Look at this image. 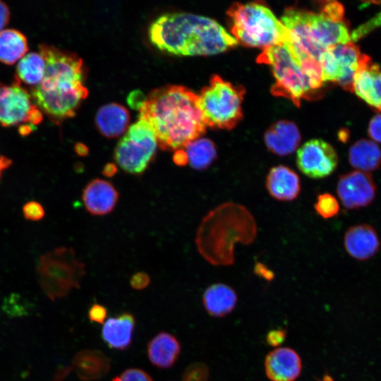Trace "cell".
Masks as SVG:
<instances>
[{
  "mask_svg": "<svg viewBox=\"0 0 381 381\" xmlns=\"http://www.w3.org/2000/svg\"><path fill=\"white\" fill-rule=\"evenodd\" d=\"M138 110V119L150 126L158 146L164 151L184 149L206 131L198 95L182 85L152 90Z\"/></svg>",
  "mask_w": 381,
  "mask_h": 381,
  "instance_id": "6da1fadb",
  "label": "cell"
},
{
  "mask_svg": "<svg viewBox=\"0 0 381 381\" xmlns=\"http://www.w3.org/2000/svg\"><path fill=\"white\" fill-rule=\"evenodd\" d=\"M46 67L40 83L30 90L40 111L55 123L73 117L88 95L83 61L76 54L47 44L39 46Z\"/></svg>",
  "mask_w": 381,
  "mask_h": 381,
  "instance_id": "7a4b0ae2",
  "label": "cell"
},
{
  "mask_svg": "<svg viewBox=\"0 0 381 381\" xmlns=\"http://www.w3.org/2000/svg\"><path fill=\"white\" fill-rule=\"evenodd\" d=\"M148 37L159 50L179 56H208L238 44L215 20L188 12H168L155 19Z\"/></svg>",
  "mask_w": 381,
  "mask_h": 381,
  "instance_id": "3957f363",
  "label": "cell"
},
{
  "mask_svg": "<svg viewBox=\"0 0 381 381\" xmlns=\"http://www.w3.org/2000/svg\"><path fill=\"white\" fill-rule=\"evenodd\" d=\"M257 234L255 221L244 206L225 202L210 211L197 231L195 244L200 254L214 265L234 262V245L251 243Z\"/></svg>",
  "mask_w": 381,
  "mask_h": 381,
  "instance_id": "277c9868",
  "label": "cell"
},
{
  "mask_svg": "<svg viewBox=\"0 0 381 381\" xmlns=\"http://www.w3.org/2000/svg\"><path fill=\"white\" fill-rule=\"evenodd\" d=\"M280 20L288 32L291 50L319 63L327 49L351 40L348 23L330 18L320 8L314 12L289 7Z\"/></svg>",
  "mask_w": 381,
  "mask_h": 381,
  "instance_id": "5b68a950",
  "label": "cell"
},
{
  "mask_svg": "<svg viewBox=\"0 0 381 381\" xmlns=\"http://www.w3.org/2000/svg\"><path fill=\"white\" fill-rule=\"evenodd\" d=\"M227 15L231 35L238 44L265 49L289 40L281 20L263 2L235 3L228 9Z\"/></svg>",
  "mask_w": 381,
  "mask_h": 381,
  "instance_id": "8992f818",
  "label": "cell"
},
{
  "mask_svg": "<svg viewBox=\"0 0 381 381\" xmlns=\"http://www.w3.org/2000/svg\"><path fill=\"white\" fill-rule=\"evenodd\" d=\"M35 269L42 290L52 301L78 289L86 272L85 263L77 258L75 250L64 246L42 255Z\"/></svg>",
  "mask_w": 381,
  "mask_h": 381,
  "instance_id": "52a82bcc",
  "label": "cell"
},
{
  "mask_svg": "<svg viewBox=\"0 0 381 381\" xmlns=\"http://www.w3.org/2000/svg\"><path fill=\"white\" fill-rule=\"evenodd\" d=\"M257 61L272 69L275 78L271 90L274 95L286 97L298 107L302 99H310L315 93L301 64L286 42L262 49Z\"/></svg>",
  "mask_w": 381,
  "mask_h": 381,
  "instance_id": "ba28073f",
  "label": "cell"
},
{
  "mask_svg": "<svg viewBox=\"0 0 381 381\" xmlns=\"http://www.w3.org/2000/svg\"><path fill=\"white\" fill-rule=\"evenodd\" d=\"M245 90L214 75L210 85L198 95L199 108L207 126L231 129L242 118V102Z\"/></svg>",
  "mask_w": 381,
  "mask_h": 381,
  "instance_id": "9c48e42d",
  "label": "cell"
},
{
  "mask_svg": "<svg viewBox=\"0 0 381 381\" xmlns=\"http://www.w3.org/2000/svg\"><path fill=\"white\" fill-rule=\"evenodd\" d=\"M158 147L157 138L145 121L138 119L128 128L114 151V158L127 174H143L155 157Z\"/></svg>",
  "mask_w": 381,
  "mask_h": 381,
  "instance_id": "30bf717a",
  "label": "cell"
},
{
  "mask_svg": "<svg viewBox=\"0 0 381 381\" xmlns=\"http://www.w3.org/2000/svg\"><path fill=\"white\" fill-rule=\"evenodd\" d=\"M363 54L351 42L327 49L320 59L323 81L337 83L345 90L352 92L354 75Z\"/></svg>",
  "mask_w": 381,
  "mask_h": 381,
  "instance_id": "8fae6325",
  "label": "cell"
},
{
  "mask_svg": "<svg viewBox=\"0 0 381 381\" xmlns=\"http://www.w3.org/2000/svg\"><path fill=\"white\" fill-rule=\"evenodd\" d=\"M42 114L34 103L30 93L20 85L16 76L9 85L0 82V123L4 126L22 123L37 125Z\"/></svg>",
  "mask_w": 381,
  "mask_h": 381,
  "instance_id": "7c38bea8",
  "label": "cell"
},
{
  "mask_svg": "<svg viewBox=\"0 0 381 381\" xmlns=\"http://www.w3.org/2000/svg\"><path fill=\"white\" fill-rule=\"evenodd\" d=\"M296 165L306 176L320 179L332 174L337 167L339 157L334 148L322 139H311L297 150Z\"/></svg>",
  "mask_w": 381,
  "mask_h": 381,
  "instance_id": "4fadbf2b",
  "label": "cell"
},
{
  "mask_svg": "<svg viewBox=\"0 0 381 381\" xmlns=\"http://www.w3.org/2000/svg\"><path fill=\"white\" fill-rule=\"evenodd\" d=\"M337 193L344 207L359 209L374 200L376 186L369 173L356 170L339 177Z\"/></svg>",
  "mask_w": 381,
  "mask_h": 381,
  "instance_id": "5bb4252c",
  "label": "cell"
},
{
  "mask_svg": "<svg viewBox=\"0 0 381 381\" xmlns=\"http://www.w3.org/2000/svg\"><path fill=\"white\" fill-rule=\"evenodd\" d=\"M353 91L375 111L381 112V66L364 54L354 78Z\"/></svg>",
  "mask_w": 381,
  "mask_h": 381,
  "instance_id": "9a60e30c",
  "label": "cell"
},
{
  "mask_svg": "<svg viewBox=\"0 0 381 381\" xmlns=\"http://www.w3.org/2000/svg\"><path fill=\"white\" fill-rule=\"evenodd\" d=\"M81 198L86 210L90 214L102 216L114 210L119 193L111 182L95 178L85 186Z\"/></svg>",
  "mask_w": 381,
  "mask_h": 381,
  "instance_id": "2e32d148",
  "label": "cell"
},
{
  "mask_svg": "<svg viewBox=\"0 0 381 381\" xmlns=\"http://www.w3.org/2000/svg\"><path fill=\"white\" fill-rule=\"evenodd\" d=\"M265 368L271 381H295L301 373L302 361L293 349L279 347L267 355Z\"/></svg>",
  "mask_w": 381,
  "mask_h": 381,
  "instance_id": "e0dca14e",
  "label": "cell"
},
{
  "mask_svg": "<svg viewBox=\"0 0 381 381\" xmlns=\"http://www.w3.org/2000/svg\"><path fill=\"white\" fill-rule=\"evenodd\" d=\"M380 241L376 230L370 224L353 226L344 235V247L346 252L358 260H366L379 250Z\"/></svg>",
  "mask_w": 381,
  "mask_h": 381,
  "instance_id": "ac0fdd59",
  "label": "cell"
},
{
  "mask_svg": "<svg viewBox=\"0 0 381 381\" xmlns=\"http://www.w3.org/2000/svg\"><path fill=\"white\" fill-rule=\"evenodd\" d=\"M265 186L273 198L280 201L296 199L301 192V181L296 171L284 165L272 167L268 171Z\"/></svg>",
  "mask_w": 381,
  "mask_h": 381,
  "instance_id": "d6986e66",
  "label": "cell"
},
{
  "mask_svg": "<svg viewBox=\"0 0 381 381\" xmlns=\"http://www.w3.org/2000/svg\"><path fill=\"white\" fill-rule=\"evenodd\" d=\"M264 138L267 149L279 156L293 153L301 140L296 125L287 120H281L272 125L265 132Z\"/></svg>",
  "mask_w": 381,
  "mask_h": 381,
  "instance_id": "ffe728a7",
  "label": "cell"
},
{
  "mask_svg": "<svg viewBox=\"0 0 381 381\" xmlns=\"http://www.w3.org/2000/svg\"><path fill=\"white\" fill-rule=\"evenodd\" d=\"M135 320L130 313H123L105 321L102 337L111 349L125 350L131 345Z\"/></svg>",
  "mask_w": 381,
  "mask_h": 381,
  "instance_id": "44dd1931",
  "label": "cell"
},
{
  "mask_svg": "<svg viewBox=\"0 0 381 381\" xmlns=\"http://www.w3.org/2000/svg\"><path fill=\"white\" fill-rule=\"evenodd\" d=\"M129 121L127 109L116 102L100 107L95 116L97 128L107 138H116L124 133L128 128Z\"/></svg>",
  "mask_w": 381,
  "mask_h": 381,
  "instance_id": "7402d4cb",
  "label": "cell"
},
{
  "mask_svg": "<svg viewBox=\"0 0 381 381\" xmlns=\"http://www.w3.org/2000/svg\"><path fill=\"white\" fill-rule=\"evenodd\" d=\"M71 367L80 380L92 381L104 376L109 372L111 363L109 358L102 351L85 349L75 355Z\"/></svg>",
  "mask_w": 381,
  "mask_h": 381,
  "instance_id": "603a6c76",
  "label": "cell"
},
{
  "mask_svg": "<svg viewBox=\"0 0 381 381\" xmlns=\"http://www.w3.org/2000/svg\"><path fill=\"white\" fill-rule=\"evenodd\" d=\"M147 351L152 365L159 368H169L177 361L181 344L174 335L162 332L148 342Z\"/></svg>",
  "mask_w": 381,
  "mask_h": 381,
  "instance_id": "cb8c5ba5",
  "label": "cell"
},
{
  "mask_svg": "<svg viewBox=\"0 0 381 381\" xmlns=\"http://www.w3.org/2000/svg\"><path fill=\"white\" fill-rule=\"evenodd\" d=\"M236 291L229 285L216 283L204 291L202 303L206 311L213 317L221 318L230 313L237 303Z\"/></svg>",
  "mask_w": 381,
  "mask_h": 381,
  "instance_id": "d4e9b609",
  "label": "cell"
},
{
  "mask_svg": "<svg viewBox=\"0 0 381 381\" xmlns=\"http://www.w3.org/2000/svg\"><path fill=\"white\" fill-rule=\"evenodd\" d=\"M349 161L353 167L361 171H375L381 165V150L373 141L359 140L350 147Z\"/></svg>",
  "mask_w": 381,
  "mask_h": 381,
  "instance_id": "484cf974",
  "label": "cell"
},
{
  "mask_svg": "<svg viewBox=\"0 0 381 381\" xmlns=\"http://www.w3.org/2000/svg\"><path fill=\"white\" fill-rule=\"evenodd\" d=\"M28 51L25 36L15 29L0 31V61L13 64L20 60Z\"/></svg>",
  "mask_w": 381,
  "mask_h": 381,
  "instance_id": "4316f807",
  "label": "cell"
},
{
  "mask_svg": "<svg viewBox=\"0 0 381 381\" xmlns=\"http://www.w3.org/2000/svg\"><path fill=\"white\" fill-rule=\"evenodd\" d=\"M188 163L198 171L208 169L217 157L214 143L208 138H199L190 142L185 147Z\"/></svg>",
  "mask_w": 381,
  "mask_h": 381,
  "instance_id": "83f0119b",
  "label": "cell"
},
{
  "mask_svg": "<svg viewBox=\"0 0 381 381\" xmlns=\"http://www.w3.org/2000/svg\"><path fill=\"white\" fill-rule=\"evenodd\" d=\"M45 67L44 59L40 53H27L18 61L17 77L25 83L35 86L43 78Z\"/></svg>",
  "mask_w": 381,
  "mask_h": 381,
  "instance_id": "f1b7e54d",
  "label": "cell"
},
{
  "mask_svg": "<svg viewBox=\"0 0 381 381\" xmlns=\"http://www.w3.org/2000/svg\"><path fill=\"white\" fill-rule=\"evenodd\" d=\"M314 207L318 214L325 219L337 216L340 210L338 200L329 193L320 194Z\"/></svg>",
  "mask_w": 381,
  "mask_h": 381,
  "instance_id": "f546056e",
  "label": "cell"
},
{
  "mask_svg": "<svg viewBox=\"0 0 381 381\" xmlns=\"http://www.w3.org/2000/svg\"><path fill=\"white\" fill-rule=\"evenodd\" d=\"M208 367L202 362L189 365L182 375V381H208Z\"/></svg>",
  "mask_w": 381,
  "mask_h": 381,
  "instance_id": "4dcf8cb0",
  "label": "cell"
},
{
  "mask_svg": "<svg viewBox=\"0 0 381 381\" xmlns=\"http://www.w3.org/2000/svg\"><path fill=\"white\" fill-rule=\"evenodd\" d=\"M112 381H152V379L143 370L129 368L114 377Z\"/></svg>",
  "mask_w": 381,
  "mask_h": 381,
  "instance_id": "1f68e13d",
  "label": "cell"
},
{
  "mask_svg": "<svg viewBox=\"0 0 381 381\" xmlns=\"http://www.w3.org/2000/svg\"><path fill=\"white\" fill-rule=\"evenodd\" d=\"M23 213L25 218L30 221H39L45 214L43 206L35 200L29 201L23 205Z\"/></svg>",
  "mask_w": 381,
  "mask_h": 381,
  "instance_id": "d6a6232c",
  "label": "cell"
},
{
  "mask_svg": "<svg viewBox=\"0 0 381 381\" xmlns=\"http://www.w3.org/2000/svg\"><path fill=\"white\" fill-rule=\"evenodd\" d=\"M107 316V309L103 305L94 303L88 310V318L92 322L103 324Z\"/></svg>",
  "mask_w": 381,
  "mask_h": 381,
  "instance_id": "836d02e7",
  "label": "cell"
},
{
  "mask_svg": "<svg viewBox=\"0 0 381 381\" xmlns=\"http://www.w3.org/2000/svg\"><path fill=\"white\" fill-rule=\"evenodd\" d=\"M368 133L373 140L381 143V114L372 118L369 123Z\"/></svg>",
  "mask_w": 381,
  "mask_h": 381,
  "instance_id": "e575fe53",
  "label": "cell"
},
{
  "mask_svg": "<svg viewBox=\"0 0 381 381\" xmlns=\"http://www.w3.org/2000/svg\"><path fill=\"white\" fill-rule=\"evenodd\" d=\"M150 279L149 275L143 272L135 273L130 279L131 286L136 290L145 289L150 284Z\"/></svg>",
  "mask_w": 381,
  "mask_h": 381,
  "instance_id": "d590c367",
  "label": "cell"
},
{
  "mask_svg": "<svg viewBox=\"0 0 381 381\" xmlns=\"http://www.w3.org/2000/svg\"><path fill=\"white\" fill-rule=\"evenodd\" d=\"M285 337V331L283 329H274L267 334L266 341L270 345L278 346L284 341Z\"/></svg>",
  "mask_w": 381,
  "mask_h": 381,
  "instance_id": "8d00e7d4",
  "label": "cell"
},
{
  "mask_svg": "<svg viewBox=\"0 0 381 381\" xmlns=\"http://www.w3.org/2000/svg\"><path fill=\"white\" fill-rule=\"evenodd\" d=\"M145 99V96L140 90L131 92L128 97L129 105L134 109H138Z\"/></svg>",
  "mask_w": 381,
  "mask_h": 381,
  "instance_id": "74e56055",
  "label": "cell"
},
{
  "mask_svg": "<svg viewBox=\"0 0 381 381\" xmlns=\"http://www.w3.org/2000/svg\"><path fill=\"white\" fill-rule=\"evenodd\" d=\"M10 18V11L7 5L0 1V31L8 24Z\"/></svg>",
  "mask_w": 381,
  "mask_h": 381,
  "instance_id": "f35d334b",
  "label": "cell"
},
{
  "mask_svg": "<svg viewBox=\"0 0 381 381\" xmlns=\"http://www.w3.org/2000/svg\"><path fill=\"white\" fill-rule=\"evenodd\" d=\"M172 159L174 163L179 167H183L188 164V157L184 149L174 151Z\"/></svg>",
  "mask_w": 381,
  "mask_h": 381,
  "instance_id": "ab89813d",
  "label": "cell"
},
{
  "mask_svg": "<svg viewBox=\"0 0 381 381\" xmlns=\"http://www.w3.org/2000/svg\"><path fill=\"white\" fill-rule=\"evenodd\" d=\"M255 271L260 276H262L266 279H271L273 278L272 272L261 263L256 264Z\"/></svg>",
  "mask_w": 381,
  "mask_h": 381,
  "instance_id": "60d3db41",
  "label": "cell"
},
{
  "mask_svg": "<svg viewBox=\"0 0 381 381\" xmlns=\"http://www.w3.org/2000/svg\"><path fill=\"white\" fill-rule=\"evenodd\" d=\"M118 172V168L116 164L114 163H107L106 164L102 171V174L107 177L111 178L114 176Z\"/></svg>",
  "mask_w": 381,
  "mask_h": 381,
  "instance_id": "b9f144b4",
  "label": "cell"
},
{
  "mask_svg": "<svg viewBox=\"0 0 381 381\" xmlns=\"http://www.w3.org/2000/svg\"><path fill=\"white\" fill-rule=\"evenodd\" d=\"M71 368L70 367H62L59 368L57 370L53 381H62V380L71 372Z\"/></svg>",
  "mask_w": 381,
  "mask_h": 381,
  "instance_id": "7bdbcfd3",
  "label": "cell"
},
{
  "mask_svg": "<svg viewBox=\"0 0 381 381\" xmlns=\"http://www.w3.org/2000/svg\"><path fill=\"white\" fill-rule=\"evenodd\" d=\"M12 164V160L5 156L0 155V180L3 172Z\"/></svg>",
  "mask_w": 381,
  "mask_h": 381,
  "instance_id": "ee69618b",
  "label": "cell"
},
{
  "mask_svg": "<svg viewBox=\"0 0 381 381\" xmlns=\"http://www.w3.org/2000/svg\"><path fill=\"white\" fill-rule=\"evenodd\" d=\"M75 152L80 156H85L88 153V149L84 145L78 143L75 146Z\"/></svg>",
  "mask_w": 381,
  "mask_h": 381,
  "instance_id": "f6af8a7d",
  "label": "cell"
}]
</instances>
